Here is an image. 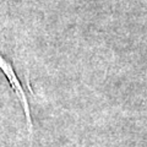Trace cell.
<instances>
[{
    "mask_svg": "<svg viewBox=\"0 0 147 147\" xmlns=\"http://www.w3.org/2000/svg\"><path fill=\"white\" fill-rule=\"evenodd\" d=\"M0 70L4 72V75L6 76V79L10 82V85L12 87V90L15 91V93L17 94L20 103L22 105V109L25 112L26 115V121H27V129H28V140H30V147H32V141H33V125H32V118H31V110H30V104H28V99L25 93V90L22 87L20 80L16 76L13 67L9 64V61L5 58L0 54Z\"/></svg>",
    "mask_w": 147,
    "mask_h": 147,
    "instance_id": "1",
    "label": "cell"
}]
</instances>
